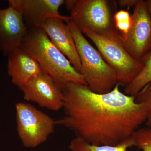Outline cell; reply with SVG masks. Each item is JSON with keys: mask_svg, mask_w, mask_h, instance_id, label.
Listing matches in <instances>:
<instances>
[{"mask_svg": "<svg viewBox=\"0 0 151 151\" xmlns=\"http://www.w3.org/2000/svg\"><path fill=\"white\" fill-rule=\"evenodd\" d=\"M97 93L85 84L68 82L63 89L64 115L56 125L95 146H115L132 137L147 119L145 105L121 92Z\"/></svg>", "mask_w": 151, "mask_h": 151, "instance_id": "6da1fadb", "label": "cell"}, {"mask_svg": "<svg viewBox=\"0 0 151 151\" xmlns=\"http://www.w3.org/2000/svg\"><path fill=\"white\" fill-rule=\"evenodd\" d=\"M21 46L37 61L43 72L63 87L70 82L87 85L83 76L42 28H28Z\"/></svg>", "mask_w": 151, "mask_h": 151, "instance_id": "7a4b0ae2", "label": "cell"}, {"mask_svg": "<svg viewBox=\"0 0 151 151\" xmlns=\"http://www.w3.org/2000/svg\"><path fill=\"white\" fill-rule=\"evenodd\" d=\"M66 23L72 33L80 58L81 67L79 73L87 86L96 93L110 92L118 84L116 72L73 22L70 19Z\"/></svg>", "mask_w": 151, "mask_h": 151, "instance_id": "3957f363", "label": "cell"}, {"mask_svg": "<svg viewBox=\"0 0 151 151\" xmlns=\"http://www.w3.org/2000/svg\"><path fill=\"white\" fill-rule=\"evenodd\" d=\"M81 32L93 42L105 61L115 71L119 84L128 85L142 69L141 62L134 59L124 48L115 29L103 32L85 29Z\"/></svg>", "mask_w": 151, "mask_h": 151, "instance_id": "277c9868", "label": "cell"}, {"mask_svg": "<svg viewBox=\"0 0 151 151\" xmlns=\"http://www.w3.org/2000/svg\"><path fill=\"white\" fill-rule=\"evenodd\" d=\"M15 111L17 132L25 147H38L54 133L56 120L31 104L19 102Z\"/></svg>", "mask_w": 151, "mask_h": 151, "instance_id": "5b68a950", "label": "cell"}, {"mask_svg": "<svg viewBox=\"0 0 151 151\" xmlns=\"http://www.w3.org/2000/svg\"><path fill=\"white\" fill-rule=\"evenodd\" d=\"M129 32L119 37L124 48L134 59H140L151 50V18L147 1L139 0L131 15Z\"/></svg>", "mask_w": 151, "mask_h": 151, "instance_id": "8992f818", "label": "cell"}, {"mask_svg": "<svg viewBox=\"0 0 151 151\" xmlns=\"http://www.w3.org/2000/svg\"><path fill=\"white\" fill-rule=\"evenodd\" d=\"M113 16L109 1L76 0L70 18L81 32L88 29L103 32L114 29Z\"/></svg>", "mask_w": 151, "mask_h": 151, "instance_id": "52a82bcc", "label": "cell"}, {"mask_svg": "<svg viewBox=\"0 0 151 151\" xmlns=\"http://www.w3.org/2000/svg\"><path fill=\"white\" fill-rule=\"evenodd\" d=\"M63 87L42 71L20 90L27 101L35 103L41 108L57 111L62 109Z\"/></svg>", "mask_w": 151, "mask_h": 151, "instance_id": "ba28073f", "label": "cell"}, {"mask_svg": "<svg viewBox=\"0 0 151 151\" xmlns=\"http://www.w3.org/2000/svg\"><path fill=\"white\" fill-rule=\"evenodd\" d=\"M9 6L22 14L28 28L41 27L47 19L52 17L62 19L65 22L70 17L60 14L59 8L64 0H9Z\"/></svg>", "mask_w": 151, "mask_h": 151, "instance_id": "9c48e42d", "label": "cell"}, {"mask_svg": "<svg viewBox=\"0 0 151 151\" xmlns=\"http://www.w3.org/2000/svg\"><path fill=\"white\" fill-rule=\"evenodd\" d=\"M28 29L18 11L9 6L0 9V51L4 55L21 45Z\"/></svg>", "mask_w": 151, "mask_h": 151, "instance_id": "30bf717a", "label": "cell"}, {"mask_svg": "<svg viewBox=\"0 0 151 151\" xmlns=\"http://www.w3.org/2000/svg\"><path fill=\"white\" fill-rule=\"evenodd\" d=\"M41 28L79 73L81 67L80 58L72 33L66 22L60 18L52 17L47 19Z\"/></svg>", "mask_w": 151, "mask_h": 151, "instance_id": "8fae6325", "label": "cell"}, {"mask_svg": "<svg viewBox=\"0 0 151 151\" xmlns=\"http://www.w3.org/2000/svg\"><path fill=\"white\" fill-rule=\"evenodd\" d=\"M7 56L8 73L12 83L20 89L42 71L37 61L21 46Z\"/></svg>", "mask_w": 151, "mask_h": 151, "instance_id": "7c38bea8", "label": "cell"}, {"mask_svg": "<svg viewBox=\"0 0 151 151\" xmlns=\"http://www.w3.org/2000/svg\"><path fill=\"white\" fill-rule=\"evenodd\" d=\"M139 61L143 65L142 69L124 90V93L129 96H135L151 81V50L141 58Z\"/></svg>", "mask_w": 151, "mask_h": 151, "instance_id": "4fadbf2b", "label": "cell"}, {"mask_svg": "<svg viewBox=\"0 0 151 151\" xmlns=\"http://www.w3.org/2000/svg\"><path fill=\"white\" fill-rule=\"evenodd\" d=\"M133 146H135V142L132 136L115 146L93 145L82 139L76 137L70 142L68 147L71 151H127Z\"/></svg>", "mask_w": 151, "mask_h": 151, "instance_id": "5bb4252c", "label": "cell"}, {"mask_svg": "<svg viewBox=\"0 0 151 151\" xmlns=\"http://www.w3.org/2000/svg\"><path fill=\"white\" fill-rule=\"evenodd\" d=\"M135 146L143 151H151V128L138 129L132 135Z\"/></svg>", "mask_w": 151, "mask_h": 151, "instance_id": "9a60e30c", "label": "cell"}, {"mask_svg": "<svg viewBox=\"0 0 151 151\" xmlns=\"http://www.w3.org/2000/svg\"><path fill=\"white\" fill-rule=\"evenodd\" d=\"M135 97L136 102L145 105L147 111L146 125L151 128V81L136 94Z\"/></svg>", "mask_w": 151, "mask_h": 151, "instance_id": "2e32d148", "label": "cell"}, {"mask_svg": "<svg viewBox=\"0 0 151 151\" xmlns=\"http://www.w3.org/2000/svg\"><path fill=\"white\" fill-rule=\"evenodd\" d=\"M113 21L116 29L121 32L122 35H125L129 32L132 25V17L128 11L121 10L114 14Z\"/></svg>", "mask_w": 151, "mask_h": 151, "instance_id": "e0dca14e", "label": "cell"}, {"mask_svg": "<svg viewBox=\"0 0 151 151\" xmlns=\"http://www.w3.org/2000/svg\"><path fill=\"white\" fill-rule=\"evenodd\" d=\"M138 1L139 0H119L117 1V3L122 8L127 7L129 9L131 7H135Z\"/></svg>", "mask_w": 151, "mask_h": 151, "instance_id": "ac0fdd59", "label": "cell"}, {"mask_svg": "<svg viewBox=\"0 0 151 151\" xmlns=\"http://www.w3.org/2000/svg\"><path fill=\"white\" fill-rule=\"evenodd\" d=\"M76 0H67L65 1V6L68 9L71 10L76 3Z\"/></svg>", "mask_w": 151, "mask_h": 151, "instance_id": "d6986e66", "label": "cell"}, {"mask_svg": "<svg viewBox=\"0 0 151 151\" xmlns=\"http://www.w3.org/2000/svg\"><path fill=\"white\" fill-rule=\"evenodd\" d=\"M147 6L151 18V0L147 1Z\"/></svg>", "mask_w": 151, "mask_h": 151, "instance_id": "ffe728a7", "label": "cell"}]
</instances>
